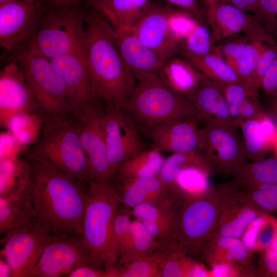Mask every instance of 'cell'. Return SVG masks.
<instances>
[{"label":"cell","instance_id":"cell-10","mask_svg":"<svg viewBox=\"0 0 277 277\" xmlns=\"http://www.w3.org/2000/svg\"><path fill=\"white\" fill-rule=\"evenodd\" d=\"M239 127L205 122L199 130L197 149L211 171L233 176L246 160Z\"/></svg>","mask_w":277,"mask_h":277},{"label":"cell","instance_id":"cell-5","mask_svg":"<svg viewBox=\"0 0 277 277\" xmlns=\"http://www.w3.org/2000/svg\"><path fill=\"white\" fill-rule=\"evenodd\" d=\"M43 3L38 26L24 48L49 60L83 47L84 15L77 6Z\"/></svg>","mask_w":277,"mask_h":277},{"label":"cell","instance_id":"cell-56","mask_svg":"<svg viewBox=\"0 0 277 277\" xmlns=\"http://www.w3.org/2000/svg\"><path fill=\"white\" fill-rule=\"evenodd\" d=\"M16 0H0V5L13 2Z\"/></svg>","mask_w":277,"mask_h":277},{"label":"cell","instance_id":"cell-28","mask_svg":"<svg viewBox=\"0 0 277 277\" xmlns=\"http://www.w3.org/2000/svg\"><path fill=\"white\" fill-rule=\"evenodd\" d=\"M154 254L158 262L160 277H190L196 261L175 240L160 246Z\"/></svg>","mask_w":277,"mask_h":277},{"label":"cell","instance_id":"cell-12","mask_svg":"<svg viewBox=\"0 0 277 277\" xmlns=\"http://www.w3.org/2000/svg\"><path fill=\"white\" fill-rule=\"evenodd\" d=\"M103 120L108 160L113 176L124 162L146 148L136 124L122 108L105 106Z\"/></svg>","mask_w":277,"mask_h":277},{"label":"cell","instance_id":"cell-34","mask_svg":"<svg viewBox=\"0 0 277 277\" xmlns=\"http://www.w3.org/2000/svg\"><path fill=\"white\" fill-rule=\"evenodd\" d=\"M241 185L277 184V159L274 156L245 163L233 176Z\"/></svg>","mask_w":277,"mask_h":277},{"label":"cell","instance_id":"cell-41","mask_svg":"<svg viewBox=\"0 0 277 277\" xmlns=\"http://www.w3.org/2000/svg\"><path fill=\"white\" fill-rule=\"evenodd\" d=\"M199 22L189 11L169 9L168 24L172 37L180 45Z\"/></svg>","mask_w":277,"mask_h":277},{"label":"cell","instance_id":"cell-55","mask_svg":"<svg viewBox=\"0 0 277 277\" xmlns=\"http://www.w3.org/2000/svg\"><path fill=\"white\" fill-rule=\"evenodd\" d=\"M207 8L219 2V0H204Z\"/></svg>","mask_w":277,"mask_h":277},{"label":"cell","instance_id":"cell-58","mask_svg":"<svg viewBox=\"0 0 277 277\" xmlns=\"http://www.w3.org/2000/svg\"><path fill=\"white\" fill-rule=\"evenodd\" d=\"M261 29H262V28H261ZM247 38H248V37H247Z\"/></svg>","mask_w":277,"mask_h":277},{"label":"cell","instance_id":"cell-21","mask_svg":"<svg viewBox=\"0 0 277 277\" xmlns=\"http://www.w3.org/2000/svg\"><path fill=\"white\" fill-rule=\"evenodd\" d=\"M198 121L189 118L173 122L147 130L152 141V148L160 152L171 153L198 150Z\"/></svg>","mask_w":277,"mask_h":277},{"label":"cell","instance_id":"cell-4","mask_svg":"<svg viewBox=\"0 0 277 277\" xmlns=\"http://www.w3.org/2000/svg\"><path fill=\"white\" fill-rule=\"evenodd\" d=\"M225 193L222 184L205 193L183 195L175 204L173 239L193 257L216 234Z\"/></svg>","mask_w":277,"mask_h":277},{"label":"cell","instance_id":"cell-8","mask_svg":"<svg viewBox=\"0 0 277 277\" xmlns=\"http://www.w3.org/2000/svg\"><path fill=\"white\" fill-rule=\"evenodd\" d=\"M14 61L21 66L44 116H72L66 83L49 59L23 49Z\"/></svg>","mask_w":277,"mask_h":277},{"label":"cell","instance_id":"cell-26","mask_svg":"<svg viewBox=\"0 0 277 277\" xmlns=\"http://www.w3.org/2000/svg\"><path fill=\"white\" fill-rule=\"evenodd\" d=\"M252 254L241 239L216 233L205 243L200 256L211 267L220 263L249 265L251 264Z\"/></svg>","mask_w":277,"mask_h":277},{"label":"cell","instance_id":"cell-38","mask_svg":"<svg viewBox=\"0 0 277 277\" xmlns=\"http://www.w3.org/2000/svg\"><path fill=\"white\" fill-rule=\"evenodd\" d=\"M221 88L231 116L239 127L242 105L248 97L257 93L258 89L254 86L244 81L221 84Z\"/></svg>","mask_w":277,"mask_h":277},{"label":"cell","instance_id":"cell-52","mask_svg":"<svg viewBox=\"0 0 277 277\" xmlns=\"http://www.w3.org/2000/svg\"><path fill=\"white\" fill-rule=\"evenodd\" d=\"M1 276H11L10 268L5 260H1Z\"/></svg>","mask_w":277,"mask_h":277},{"label":"cell","instance_id":"cell-32","mask_svg":"<svg viewBox=\"0 0 277 277\" xmlns=\"http://www.w3.org/2000/svg\"><path fill=\"white\" fill-rule=\"evenodd\" d=\"M165 157L162 152L151 148L145 149L124 162L115 175L121 178L157 176L162 167Z\"/></svg>","mask_w":277,"mask_h":277},{"label":"cell","instance_id":"cell-9","mask_svg":"<svg viewBox=\"0 0 277 277\" xmlns=\"http://www.w3.org/2000/svg\"><path fill=\"white\" fill-rule=\"evenodd\" d=\"M51 234L34 216L11 229L1 240L3 255L12 277H32L35 266Z\"/></svg>","mask_w":277,"mask_h":277},{"label":"cell","instance_id":"cell-17","mask_svg":"<svg viewBox=\"0 0 277 277\" xmlns=\"http://www.w3.org/2000/svg\"><path fill=\"white\" fill-rule=\"evenodd\" d=\"M225 186V196L216 233L241 239L251 222L265 213L252 203L233 180Z\"/></svg>","mask_w":277,"mask_h":277},{"label":"cell","instance_id":"cell-46","mask_svg":"<svg viewBox=\"0 0 277 277\" xmlns=\"http://www.w3.org/2000/svg\"><path fill=\"white\" fill-rule=\"evenodd\" d=\"M262 252L259 275L277 277V249H266Z\"/></svg>","mask_w":277,"mask_h":277},{"label":"cell","instance_id":"cell-18","mask_svg":"<svg viewBox=\"0 0 277 277\" xmlns=\"http://www.w3.org/2000/svg\"><path fill=\"white\" fill-rule=\"evenodd\" d=\"M113 29L122 58L136 80L146 76L157 75L168 59L144 45L132 27Z\"/></svg>","mask_w":277,"mask_h":277},{"label":"cell","instance_id":"cell-47","mask_svg":"<svg viewBox=\"0 0 277 277\" xmlns=\"http://www.w3.org/2000/svg\"><path fill=\"white\" fill-rule=\"evenodd\" d=\"M68 277H113L112 267L103 269L89 265L77 267L72 271Z\"/></svg>","mask_w":277,"mask_h":277},{"label":"cell","instance_id":"cell-27","mask_svg":"<svg viewBox=\"0 0 277 277\" xmlns=\"http://www.w3.org/2000/svg\"><path fill=\"white\" fill-rule=\"evenodd\" d=\"M202 76L188 61L176 57L168 59L157 74L167 87L185 96L197 87Z\"/></svg>","mask_w":277,"mask_h":277},{"label":"cell","instance_id":"cell-33","mask_svg":"<svg viewBox=\"0 0 277 277\" xmlns=\"http://www.w3.org/2000/svg\"><path fill=\"white\" fill-rule=\"evenodd\" d=\"M191 165L202 166L211 171L205 159L198 150L171 153L165 158L157 176L168 189L169 194L177 193L174 184L179 172L184 168Z\"/></svg>","mask_w":277,"mask_h":277},{"label":"cell","instance_id":"cell-11","mask_svg":"<svg viewBox=\"0 0 277 277\" xmlns=\"http://www.w3.org/2000/svg\"><path fill=\"white\" fill-rule=\"evenodd\" d=\"M84 265L95 267L81 235L51 234L35 266L32 277L67 276L74 269Z\"/></svg>","mask_w":277,"mask_h":277},{"label":"cell","instance_id":"cell-2","mask_svg":"<svg viewBox=\"0 0 277 277\" xmlns=\"http://www.w3.org/2000/svg\"><path fill=\"white\" fill-rule=\"evenodd\" d=\"M84 20L83 50L94 96L105 106L123 108L136 79L122 58L111 25L93 9Z\"/></svg>","mask_w":277,"mask_h":277},{"label":"cell","instance_id":"cell-1","mask_svg":"<svg viewBox=\"0 0 277 277\" xmlns=\"http://www.w3.org/2000/svg\"><path fill=\"white\" fill-rule=\"evenodd\" d=\"M26 190L36 217L51 234L81 235L87 188L30 153Z\"/></svg>","mask_w":277,"mask_h":277},{"label":"cell","instance_id":"cell-48","mask_svg":"<svg viewBox=\"0 0 277 277\" xmlns=\"http://www.w3.org/2000/svg\"><path fill=\"white\" fill-rule=\"evenodd\" d=\"M261 0H219V2L231 4L244 12H254Z\"/></svg>","mask_w":277,"mask_h":277},{"label":"cell","instance_id":"cell-45","mask_svg":"<svg viewBox=\"0 0 277 277\" xmlns=\"http://www.w3.org/2000/svg\"><path fill=\"white\" fill-rule=\"evenodd\" d=\"M266 113L259 101L258 94H252L248 97L242 105L239 125L245 120H259Z\"/></svg>","mask_w":277,"mask_h":277},{"label":"cell","instance_id":"cell-14","mask_svg":"<svg viewBox=\"0 0 277 277\" xmlns=\"http://www.w3.org/2000/svg\"><path fill=\"white\" fill-rule=\"evenodd\" d=\"M37 1L16 0L0 5V46L6 51L18 50L35 32L43 9Z\"/></svg>","mask_w":277,"mask_h":277},{"label":"cell","instance_id":"cell-36","mask_svg":"<svg viewBox=\"0 0 277 277\" xmlns=\"http://www.w3.org/2000/svg\"><path fill=\"white\" fill-rule=\"evenodd\" d=\"M242 133L246 159L256 161L265 157L271 150L262 130L259 120H247L239 125Z\"/></svg>","mask_w":277,"mask_h":277},{"label":"cell","instance_id":"cell-44","mask_svg":"<svg viewBox=\"0 0 277 277\" xmlns=\"http://www.w3.org/2000/svg\"><path fill=\"white\" fill-rule=\"evenodd\" d=\"M277 57V42L268 46L262 54L252 75L254 86L260 88L262 78Z\"/></svg>","mask_w":277,"mask_h":277},{"label":"cell","instance_id":"cell-37","mask_svg":"<svg viewBox=\"0 0 277 277\" xmlns=\"http://www.w3.org/2000/svg\"><path fill=\"white\" fill-rule=\"evenodd\" d=\"M131 209L119 203L113 225L108 251L109 268L114 266L129 231L132 222Z\"/></svg>","mask_w":277,"mask_h":277},{"label":"cell","instance_id":"cell-24","mask_svg":"<svg viewBox=\"0 0 277 277\" xmlns=\"http://www.w3.org/2000/svg\"><path fill=\"white\" fill-rule=\"evenodd\" d=\"M132 216L144 225L161 246L173 239L174 201L170 197L159 203H146L131 209Z\"/></svg>","mask_w":277,"mask_h":277},{"label":"cell","instance_id":"cell-13","mask_svg":"<svg viewBox=\"0 0 277 277\" xmlns=\"http://www.w3.org/2000/svg\"><path fill=\"white\" fill-rule=\"evenodd\" d=\"M67 86L73 117L80 121L98 105L83 48L50 60Z\"/></svg>","mask_w":277,"mask_h":277},{"label":"cell","instance_id":"cell-19","mask_svg":"<svg viewBox=\"0 0 277 277\" xmlns=\"http://www.w3.org/2000/svg\"><path fill=\"white\" fill-rule=\"evenodd\" d=\"M206 15L213 45L241 32L249 37L261 27L254 15L228 3L218 2L207 7Z\"/></svg>","mask_w":277,"mask_h":277},{"label":"cell","instance_id":"cell-35","mask_svg":"<svg viewBox=\"0 0 277 277\" xmlns=\"http://www.w3.org/2000/svg\"><path fill=\"white\" fill-rule=\"evenodd\" d=\"M211 171L199 165H191L182 169L177 175L174 188L183 195H196L209 192L211 187L209 176Z\"/></svg>","mask_w":277,"mask_h":277},{"label":"cell","instance_id":"cell-7","mask_svg":"<svg viewBox=\"0 0 277 277\" xmlns=\"http://www.w3.org/2000/svg\"><path fill=\"white\" fill-rule=\"evenodd\" d=\"M87 184L81 236L94 266L107 269L112 230L119 202L111 180H89Z\"/></svg>","mask_w":277,"mask_h":277},{"label":"cell","instance_id":"cell-3","mask_svg":"<svg viewBox=\"0 0 277 277\" xmlns=\"http://www.w3.org/2000/svg\"><path fill=\"white\" fill-rule=\"evenodd\" d=\"M122 108L136 124L147 130L165 124L201 117L190 101L167 87L157 75L137 80Z\"/></svg>","mask_w":277,"mask_h":277},{"label":"cell","instance_id":"cell-57","mask_svg":"<svg viewBox=\"0 0 277 277\" xmlns=\"http://www.w3.org/2000/svg\"><path fill=\"white\" fill-rule=\"evenodd\" d=\"M31 1H38V0H31ZM38 2H39V1H38Z\"/></svg>","mask_w":277,"mask_h":277},{"label":"cell","instance_id":"cell-16","mask_svg":"<svg viewBox=\"0 0 277 277\" xmlns=\"http://www.w3.org/2000/svg\"><path fill=\"white\" fill-rule=\"evenodd\" d=\"M0 104L1 122L5 124H9L13 117L23 114L27 109L37 106L28 81L14 60L1 71Z\"/></svg>","mask_w":277,"mask_h":277},{"label":"cell","instance_id":"cell-51","mask_svg":"<svg viewBox=\"0 0 277 277\" xmlns=\"http://www.w3.org/2000/svg\"><path fill=\"white\" fill-rule=\"evenodd\" d=\"M38 1L42 4L45 1H49L58 4L77 6L81 0H38Z\"/></svg>","mask_w":277,"mask_h":277},{"label":"cell","instance_id":"cell-22","mask_svg":"<svg viewBox=\"0 0 277 277\" xmlns=\"http://www.w3.org/2000/svg\"><path fill=\"white\" fill-rule=\"evenodd\" d=\"M186 96L205 122L239 127L231 116L221 84L202 75L197 87Z\"/></svg>","mask_w":277,"mask_h":277},{"label":"cell","instance_id":"cell-29","mask_svg":"<svg viewBox=\"0 0 277 277\" xmlns=\"http://www.w3.org/2000/svg\"><path fill=\"white\" fill-rule=\"evenodd\" d=\"M180 51L186 60L202 75L216 83L224 85L244 81L224 58L215 51L204 55Z\"/></svg>","mask_w":277,"mask_h":277},{"label":"cell","instance_id":"cell-30","mask_svg":"<svg viewBox=\"0 0 277 277\" xmlns=\"http://www.w3.org/2000/svg\"><path fill=\"white\" fill-rule=\"evenodd\" d=\"M35 216L26 190L0 194V232H6Z\"/></svg>","mask_w":277,"mask_h":277},{"label":"cell","instance_id":"cell-50","mask_svg":"<svg viewBox=\"0 0 277 277\" xmlns=\"http://www.w3.org/2000/svg\"><path fill=\"white\" fill-rule=\"evenodd\" d=\"M269 105L272 114L271 115L277 123V97L270 96Z\"/></svg>","mask_w":277,"mask_h":277},{"label":"cell","instance_id":"cell-20","mask_svg":"<svg viewBox=\"0 0 277 277\" xmlns=\"http://www.w3.org/2000/svg\"><path fill=\"white\" fill-rule=\"evenodd\" d=\"M169 10L151 6L132 27L135 34L144 45L167 59L181 48L169 31Z\"/></svg>","mask_w":277,"mask_h":277},{"label":"cell","instance_id":"cell-42","mask_svg":"<svg viewBox=\"0 0 277 277\" xmlns=\"http://www.w3.org/2000/svg\"><path fill=\"white\" fill-rule=\"evenodd\" d=\"M253 15L277 41V0H261Z\"/></svg>","mask_w":277,"mask_h":277},{"label":"cell","instance_id":"cell-43","mask_svg":"<svg viewBox=\"0 0 277 277\" xmlns=\"http://www.w3.org/2000/svg\"><path fill=\"white\" fill-rule=\"evenodd\" d=\"M248 39L245 36L236 35L223 41L212 51L220 54L230 66L234 62L246 55Z\"/></svg>","mask_w":277,"mask_h":277},{"label":"cell","instance_id":"cell-15","mask_svg":"<svg viewBox=\"0 0 277 277\" xmlns=\"http://www.w3.org/2000/svg\"><path fill=\"white\" fill-rule=\"evenodd\" d=\"M104 110L98 106L82 119L77 121L81 143L87 159L89 180H111L113 177L105 137Z\"/></svg>","mask_w":277,"mask_h":277},{"label":"cell","instance_id":"cell-49","mask_svg":"<svg viewBox=\"0 0 277 277\" xmlns=\"http://www.w3.org/2000/svg\"><path fill=\"white\" fill-rule=\"evenodd\" d=\"M174 5L181 7L190 12L198 17H200V13L196 0H166Z\"/></svg>","mask_w":277,"mask_h":277},{"label":"cell","instance_id":"cell-39","mask_svg":"<svg viewBox=\"0 0 277 277\" xmlns=\"http://www.w3.org/2000/svg\"><path fill=\"white\" fill-rule=\"evenodd\" d=\"M115 277H160L156 257L153 253L120 266L114 265Z\"/></svg>","mask_w":277,"mask_h":277},{"label":"cell","instance_id":"cell-31","mask_svg":"<svg viewBox=\"0 0 277 277\" xmlns=\"http://www.w3.org/2000/svg\"><path fill=\"white\" fill-rule=\"evenodd\" d=\"M159 246L142 223L134 219L132 220L129 232L122 246L115 265H122L136 259L151 254Z\"/></svg>","mask_w":277,"mask_h":277},{"label":"cell","instance_id":"cell-25","mask_svg":"<svg viewBox=\"0 0 277 277\" xmlns=\"http://www.w3.org/2000/svg\"><path fill=\"white\" fill-rule=\"evenodd\" d=\"M114 29L131 28L149 9V0H86Z\"/></svg>","mask_w":277,"mask_h":277},{"label":"cell","instance_id":"cell-6","mask_svg":"<svg viewBox=\"0 0 277 277\" xmlns=\"http://www.w3.org/2000/svg\"><path fill=\"white\" fill-rule=\"evenodd\" d=\"M44 118L39 138L31 153L68 176L87 183L89 180L88 167L81 143L78 122L72 116Z\"/></svg>","mask_w":277,"mask_h":277},{"label":"cell","instance_id":"cell-54","mask_svg":"<svg viewBox=\"0 0 277 277\" xmlns=\"http://www.w3.org/2000/svg\"><path fill=\"white\" fill-rule=\"evenodd\" d=\"M267 249H277V227L275 231L274 239L269 247Z\"/></svg>","mask_w":277,"mask_h":277},{"label":"cell","instance_id":"cell-40","mask_svg":"<svg viewBox=\"0 0 277 277\" xmlns=\"http://www.w3.org/2000/svg\"><path fill=\"white\" fill-rule=\"evenodd\" d=\"M212 45L211 32L199 22L182 42L180 51L196 55H204L211 52Z\"/></svg>","mask_w":277,"mask_h":277},{"label":"cell","instance_id":"cell-23","mask_svg":"<svg viewBox=\"0 0 277 277\" xmlns=\"http://www.w3.org/2000/svg\"><path fill=\"white\" fill-rule=\"evenodd\" d=\"M116 197L122 205L132 209L146 203H159L169 196L168 190L159 177L121 178L113 184Z\"/></svg>","mask_w":277,"mask_h":277},{"label":"cell","instance_id":"cell-53","mask_svg":"<svg viewBox=\"0 0 277 277\" xmlns=\"http://www.w3.org/2000/svg\"><path fill=\"white\" fill-rule=\"evenodd\" d=\"M272 150L273 152V156L277 159V132L273 141Z\"/></svg>","mask_w":277,"mask_h":277}]
</instances>
